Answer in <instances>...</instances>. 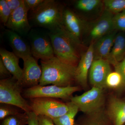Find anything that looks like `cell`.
<instances>
[{
    "instance_id": "1",
    "label": "cell",
    "mask_w": 125,
    "mask_h": 125,
    "mask_svg": "<svg viewBox=\"0 0 125 125\" xmlns=\"http://www.w3.org/2000/svg\"><path fill=\"white\" fill-rule=\"evenodd\" d=\"M42 74L39 85L48 84L61 87L72 86L75 82L76 67L54 56L46 60H40Z\"/></svg>"
},
{
    "instance_id": "2",
    "label": "cell",
    "mask_w": 125,
    "mask_h": 125,
    "mask_svg": "<svg viewBox=\"0 0 125 125\" xmlns=\"http://www.w3.org/2000/svg\"><path fill=\"white\" fill-rule=\"evenodd\" d=\"M54 55L59 59L76 67L81 57L80 45L62 26L48 33Z\"/></svg>"
},
{
    "instance_id": "3",
    "label": "cell",
    "mask_w": 125,
    "mask_h": 125,
    "mask_svg": "<svg viewBox=\"0 0 125 125\" xmlns=\"http://www.w3.org/2000/svg\"><path fill=\"white\" fill-rule=\"evenodd\" d=\"M64 10L57 1L44 0L38 7L30 11V23L52 31L62 26Z\"/></svg>"
},
{
    "instance_id": "4",
    "label": "cell",
    "mask_w": 125,
    "mask_h": 125,
    "mask_svg": "<svg viewBox=\"0 0 125 125\" xmlns=\"http://www.w3.org/2000/svg\"><path fill=\"white\" fill-rule=\"evenodd\" d=\"M103 89L92 87L81 95L72 96L70 101L78 107L79 111L89 116L104 114L105 99Z\"/></svg>"
},
{
    "instance_id": "5",
    "label": "cell",
    "mask_w": 125,
    "mask_h": 125,
    "mask_svg": "<svg viewBox=\"0 0 125 125\" xmlns=\"http://www.w3.org/2000/svg\"><path fill=\"white\" fill-rule=\"evenodd\" d=\"M22 84L12 76L0 80V103L14 105L25 112L32 111L28 101L23 97Z\"/></svg>"
},
{
    "instance_id": "6",
    "label": "cell",
    "mask_w": 125,
    "mask_h": 125,
    "mask_svg": "<svg viewBox=\"0 0 125 125\" xmlns=\"http://www.w3.org/2000/svg\"><path fill=\"white\" fill-rule=\"evenodd\" d=\"M28 102L32 111L37 115L45 116L52 119L64 115L69 110V102L64 103L58 99L36 98L29 99Z\"/></svg>"
},
{
    "instance_id": "7",
    "label": "cell",
    "mask_w": 125,
    "mask_h": 125,
    "mask_svg": "<svg viewBox=\"0 0 125 125\" xmlns=\"http://www.w3.org/2000/svg\"><path fill=\"white\" fill-rule=\"evenodd\" d=\"M80 90L79 86L61 87L53 85L46 86L38 85L24 89L22 96L24 98L29 99L36 98L47 97L64 100L70 99V101L73 94Z\"/></svg>"
},
{
    "instance_id": "8",
    "label": "cell",
    "mask_w": 125,
    "mask_h": 125,
    "mask_svg": "<svg viewBox=\"0 0 125 125\" xmlns=\"http://www.w3.org/2000/svg\"><path fill=\"white\" fill-rule=\"evenodd\" d=\"M28 35L31 54L36 60H46L55 56L49 33L31 30Z\"/></svg>"
},
{
    "instance_id": "9",
    "label": "cell",
    "mask_w": 125,
    "mask_h": 125,
    "mask_svg": "<svg viewBox=\"0 0 125 125\" xmlns=\"http://www.w3.org/2000/svg\"><path fill=\"white\" fill-rule=\"evenodd\" d=\"M114 14L105 9L98 19L84 30L83 33L85 31L87 35L85 40L89 43V45L114 30Z\"/></svg>"
},
{
    "instance_id": "10",
    "label": "cell",
    "mask_w": 125,
    "mask_h": 125,
    "mask_svg": "<svg viewBox=\"0 0 125 125\" xmlns=\"http://www.w3.org/2000/svg\"><path fill=\"white\" fill-rule=\"evenodd\" d=\"M23 61L22 84L24 88H31L39 85L42 74V67L37 60L32 56L22 59Z\"/></svg>"
},
{
    "instance_id": "11",
    "label": "cell",
    "mask_w": 125,
    "mask_h": 125,
    "mask_svg": "<svg viewBox=\"0 0 125 125\" xmlns=\"http://www.w3.org/2000/svg\"><path fill=\"white\" fill-rule=\"evenodd\" d=\"M28 12L23 3L21 6L11 13L5 25L8 29L22 37L28 35L31 28L29 20Z\"/></svg>"
},
{
    "instance_id": "12",
    "label": "cell",
    "mask_w": 125,
    "mask_h": 125,
    "mask_svg": "<svg viewBox=\"0 0 125 125\" xmlns=\"http://www.w3.org/2000/svg\"><path fill=\"white\" fill-rule=\"evenodd\" d=\"M111 64L103 59L94 60L89 72V80L92 87L106 88L108 75L112 72Z\"/></svg>"
},
{
    "instance_id": "13",
    "label": "cell",
    "mask_w": 125,
    "mask_h": 125,
    "mask_svg": "<svg viewBox=\"0 0 125 125\" xmlns=\"http://www.w3.org/2000/svg\"><path fill=\"white\" fill-rule=\"evenodd\" d=\"M62 25L70 35L81 45L84 24L77 14L69 9L64 10Z\"/></svg>"
},
{
    "instance_id": "14",
    "label": "cell",
    "mask_w": 125,
    "mask_h": 125,
    "mask_svg": "<svg viewBox=\"0 0 125 125\" xmlns=\"http://www.w3.org/2000/svg\"><path fill=\"white\" fill-rule=\"evenodd\" d=\"M94 60L93 43H92L85 52L81 55L76 67L75 82L82 87L85 88L87 86L88 74Z\"/></svg>"
},
{
    "instance_id": "15",
    "label": "cell",
    "mask_w": 125,
    "mask_h": 125,
    "mask_svg": "<svg viewBox=\"0 0 125 125\" xmlns=\"http://www.w3.org/2000/svg\"><path fill=\"white\" fill-rule=\"evenodd\" d=\"M118 32L113 30L93 43L94 60L103 59L107 61Z\"/></svg>"
},
{
    "instance_id": "16",
    "label": "cell",
    "mask_w": 125,
    "mask_h": 125,
    "mask_svg": "<svg viewBox=\"0 0 125 125\" xmlns=\"http://www.w3.org/2000/svg\"><path fill=\"white\" fill-rule=\"evenodd\" d=\"M6 34L13 52L19 58L32 56L30 45L19 34L14 31L7 29Z\"/></svg>"
},
{
    "instance_id": "17",
    "label": "cell",
    "mask_w": 125,
    "mask_h": 125,
    "mask_svg": "<svg viewBox=\"0 0 125 125\" xmlns=\"http://www.w3.org/2000/svg\"><path fill=\"white\" fill-rule=\"evenodd\" d=\"M107 114L115 125L125 123V100L112 96L109 98Z\"/></svg>"
},
{
    "instance_id": "18",
    "label": "cell",
    "mask_w": 125,
    "mask_h": 125,
    "mask_svg": "<svg viewBox=\"0 0 125 125\" xmlns=\"http://www.w3.org/2000/svg\"><path fill=\"white\" fill-rule=\"evenodd\" d=\"M0 57L12 76L22 84L23 71L19 65V58L13 52L3 48L0 49Z\"/></svg>"
},
{
    "instance_id": "19",
    "label": "cell",
    "mask_w": 125,
    "mask_h": 125,
    "mask_svg": "<svg viewBox=\"0 0 125 125\" xmlns=\"http://www.w3.org/2000/svg\"><path fill=\"white\" fill-rule=\"evenodd\" d=\"M125 58V32L117 34L107 61L114 66Z\"/></svg>"
},
{
    "instance_id": "20",
    "label": "cell",
    "mask_w": 125,
    "mask_h": 125,
    "mask_svg": "<svg viewBox=\"0 0 125 125\" xmlns=\"http://www.w3.org/2000/svg\"><path fill=\"white\" fill-rule=\"evenodd\" d=\"M70 108L66 114L57 118L52 119L56 125H74L75 117L79 111L77 106L69 102Z\"/></svg>"
},
{
    "instance_id": "21",
    "label": "cell",
    "mask_w": 125,
    "mask_h": 125,
    "mask_svg": "<svg viewBox=\"0 0 125 125\" xmlns=\"http://www.w3.org/2000/svg\"><path fill=\"white\" fill-rule=\"evenodd\" d=\"M103 4L100 0H79L75 2L76 9L82 12L89 13L98 9Z\"/></svg>"
},
{
    "instance_id": "22",
    "label": "cell",
    "mask_w": 125,
    "mask_h": 125,
    "mask_svg": "<svg viewBox=\"0 0 125 125\" xmlns=\"http://www.w3.org/2000/svg\"><path fill=\"white\" fill-rule=\"evenodd\" d=\"M1 121L0 125H27L28 116L27 112H24L10 116Z\"/></svg>"
},
{
    "instance_id": "23",
    "label": "cell",
    "mask_w": 125,
    "mask_h": 125,
    "mask_svg": "<svg viewBox=\"0 0 125 125\" xmlns=\"http://www.w3.org/2000/svg\"><path fill=\"white\" fill-rule=\"evenodd\" d=\"M105 9L115 14L125 10V0H103Z\"/></svg>"
},
{
    "instance_id": "24",
    "label": "cell",
    "mask_w": 125,
    "mask_h": 125,
    "mask_svg": "<svg viewBox=\"0 0 125 125\" xmlns=\"http://www.w3.org/2000/svg\"><path fill=\"white\" fill-rule=\"evenodd\" d=\"M21 108L11 104L0 103V120H2L7 117L24 112Z\"/></svg>"
},
{
    "instance_id": "25",
    "label": "cell",
    "mask_w": 125,
    "mask_h": 125,
    "mask_svg": "<svg viewBox=\"0 0 125 125\" xmlns=\"http://www.w3.org/2000/svg\"><path fill=\"white\" fill-rule=\"evenodd\" d=\"M106 88L116 89L123 86L122 77L118 72H111L108 75L106 81Z\"/></svg>"
},
{
    "instance_id": "26",
    "label": "cell",
    "mask_w": 125,
    "mask_h": 125,
    "mask_svg": "<svg viewBox=\"0 0 125 125\" xmlns=\"http://www.w3.org/2000/svg\"><path fill=\"white\" fill-rule=\"evenodd\" d=\"M113 24L114 30L125 32V10L114 14Z\"/></svg>"
},
{
    "instance_id": "27",
    "label": "cell",
    "mask_w": 125,
    "mask_h": 125,
    "mask_svg": "<svg viewBox=\"0 0 125 125\" xmlns=\"http://www.w3.org/2000/svg\"><path fill=\"white\" fill-rule=\"evenodd\" d=\"M11 11L8 6L6 0H0V18L5 25L11 15Z\"/></svg>"
},
{
    "instance_id": "28",
    "label": "cell",
    "mask_w": 125,
    "mask_h": 125,
    "mask_svg": "<svg viewBox=\"0 0 125 125\" xmlns=\"http://www.w3.org/2000/svg\"><path fill=\"white\" fill-rule=\"evenodd\" d=\"M105 114L89 116L90 118L86 123L81 125H107L105 122Z\"/></svg>"
},
{
    "instance_id": "29",
    "label": "cell",
    "mask_w": 125,
    "mask_h": 125,
    "mask_svg": "<svg viewBox=\"0 0 125 125\" xmlns=\"http://www.w3.org/2000/svg\"><path fill=\"white\" fill-rule=\"evenodd\" d=\"M44 1V0H24V4L28 11H30L38 7Z\"/></svg>"
},
{
    "instance_id": "30",
    "label": "cell",
    "mask_w": 125,
    "mask_h": 125,
    "mask_svg": "<svg viewBox=\"0 0 125 125\" xmlns=\"http://www.w3.org/2000/svg\"><path fill=\"white\" fill-rule=\"evenodd\" d=\"M114 67L115 71L120 74L123 80V86L125 87V58Z\"/></svg>"
},
{
    "instance_id": "31",
    "label": "cell",
    "mask_w": 125,
    "mask_h": 125,
    "mask_svg": "<svg viewBox=\"0 0 125 125\" xmlns=\"http://www.w3.org/2000/svg\"><path fill=\"white\" fill-rule=\"evenodd\" d=\"M12 75L5 65L2 59L0 57V79H5L11 78Z\"/></svg>"
},
{
    "instance_id": "32",
    "label": "cell",
    "mask_w": 125,
    "mask_h": 125,
    "mask_svg": "<svg viewBox=\"0 0 125 125\" xmlns=\"http://www.w3.org/2000/svg\"><path fill=\"white\" fill-rule=\"evenodd\" d=\"M11 13L23 4L24 0H6Z\"/></svg>"
},
{
    "instance_id": "33",
    "label": "cell",
    "mask_w": 125,
    "mask_h": 125,
    "mask_svg": "<svg viewBox=\"0 0 125 125\" xmlns=\"http://www.w3.org/2000/svg\"><path fill=\"white\" fill-rule=\"evenodd\" d=\"M28 116V125H40L37 115L33 111L27 112Z\"/></svg>"
},
{
    "instance_id": "34",
    "label": "cell",
    "mask_w": 125,
    "mask_h": 125,
    "mask_svg": "<svg viewBox=\"0 0 125 125\" xmlns=\"http://www.w3.org/2000/svg\"><path fill=\"white\" fill-rule=\"evenodd\" d=\"M40 125H56L52 119L48 117L43 115H38Z\"/></svg>"
}]
</instances>
